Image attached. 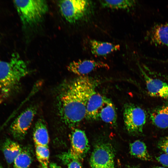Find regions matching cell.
<instances>
[{
	"label": "cell",
	"instance_id": "cell-1",
	"mask_svg": "<svg viewBox=\"0 0 168 168\" xmlns=\"http://www.w3.org/2000/svg\"><path fill=\"white\" fill-rule=\"evenodd\" d=\"M96 82L88 77L80 76L62 84L57 96V108L66 125L72 127L85 118L89 91Z\"/></svg>",
	"mask_w": 168,
	"mask_h": 168
},
{
	"label": "cell",
	"instance_id": "cell-2",
	"mask_svg": "<svg viewBox=\"0 0 168 168\" xmlns=\"http://www.w3.org/2000/svg\"><path fill=\"white\" fill-rule=\"evenodd\" d=\"M29 73L26 63L16 53L7 61H0V95L7 98L18 89L22 79Z\"/></svg>",
	"mask_w": 168,
	"mask_h": 168
},
{
	"label": "cell",
	"instance_id": "cell-3",
	"mask_svg": "<svg viewBox=\"0 0 168 168\" xmlns=\"http://www.w3.org/2000/svg\"><path fill=\"white\" fill-rule=\"evenodd\" d=\"M13 3L25 26H33L40 23L49 10L45 0H15Z\"/></svg>",
	"mask_w": 168,
	"mask_h": 168
},
{
	"label": "cell",
	"instance_id": "cell-4",
	"mask_svg": "<svg viewBox=\"0 0 168 168\" xmlns=\"http://www.w3.org/2000/svg\"><path fill=\"white\" fill-rule=\"evenodd\" d=\"M58 6L63 16L71 23L89 17L93 12L94 8L93 2L90 0H60Z\"/></svg>",
	"mask_w": 168,
	"mask_h": 168
},
{
	"label": "cell",
	"instance_id": "cell-5",
	"mask_svg": "<svg viewBox=\"0 0 168 168\" xmlns=\"http://www.w3.org/2000/svg\"><path fill=\"white\" fill-rule=\"evenodd\" d=\"M123 117L125 128L129 133L137 134L142 132L146 115L142 109L133 104H126L124 107Z\"/></svg>",
	"mask_w": 168,
	"mask_h": 168
},
{
	"label": "cell",
	"instance_id": "cell-6",
	"mask_svg": "<svg viewBox=\"0 0 168 168\" xmlns=\"http://www.w3.org/2000/svg\"><path fill=\"white\" fill-rule=\"evenodd\" d=\"M114 152L112 145L108 142L96 144L90 159L91 168H115Z\"/></svg>",
	"mask_w": 168,
	"mask_h": 168
},
{
	"label": "cell",
	"instance_id": "cell-7",
	"mask_svg": "<svg viewBox=\"0 0 168 168\" xmlns=\"http://www.w3.org/2000/svg\"><path fill=\"white\" fill-rule=\"evenodd\" d=\"M37 110L35 106H31L22 112L11 124L10 132L15 139H23L30 127Z\"/></svg>",
	"mask_w": 168,
	"mask_h": 168
},
{
	"label": "cell",
	"instance_id": "cell-8",
	"mask_svg": "<svg viewBox=\"0 0 168 168\" xmlns=\"http://www.w3.org/2000/svg\"><path fill=\"white\" fill-rule=\"evenodd\" d=\"M71 147L68 158L79 161L82 159L89 150L90 147L85 132L78 129H73L71 135Z\"/></svg>",
	"mask_w": 168,
	"mask_h": 168
},
{
	"label": "cell",
	"instance_id": "cell-9",
	"mask_svg": "<svg viewBox=\"0 0 168 168\" xmlns=\"http://www.w3.org/2000/svg\"><path fill=\"white\" fill-rule=\"evenodd\" d=\"M98 84L95 82L91 86L87 99L86 117L89 120L98 119V114L104 102L105 96L96 91Z\"/></svg>",
	"mask_w": 168,
	"mask_h": 168
},
{
	"label": "cell",
	"instance_id": "cell-10",
	"mask_svg": "<svg viewBox=\"0 0 168 168\" xmlns=\"http://www.w3.org/2000/svg\"><path fill=\"white\" fill-rule=\"evenodd\" d=\"M109 68L106 63L91 59L79 60L71 62L67 67L70 72L80 76H84L100 68Z\"/></svg>",
	"mask_w": 168,
	"mask_h": 168
},
{
	"label": "cell",
	"instance_id": "cell-11",
	"mask_svg": "<svg viewBox=\"0 0 168 168\" xmlns=\"http://www.w3.org/2000/svg\"><path fill=\"white\" fill-rule=\"evenodd\" d=\"M148 93L151 96L168 100V82L148 76L140 68Z\"/></svg>",
	"mask_w": 168,
	"mask_h": 168
},
{
	"label": "cell",
	"instance_id": "cell-12",
	"mask_svg": "<svg viewBox=\"0 0 168 168\" xmlns=\"http://www.w3.org/2000/svg\"><path fill=\"white\" fill-rule=\"evenodd\" d=\"M147 35L150 41L155 44L168 47V23L154 25Z\"/></svg>",
	"mask_w": 168,
	"mask_h": 168
},
{
	"label": "cell",
	"instance_id": "cell-13",
	"mask_svg": "<svg viewBox=\"0 0 168 168\" xmlns=\"http://www.w3.org/2000/svg\"><path fill=\"white\" fill-rule=\"evenodd\" d=\"M114 126L117 115L114 105L110 99L105 97L103 105L98 114V119Z\"/></svg>",
	"mask_w": 168,
	"mask_h": 168
},
{
	"label": "cell",
	"instance_id": "cell-14",
	"mask_svg": "<svg viewBox=\"0 0 168 168\" xmlns=\"http://www.w3.org/2000/svg\"><path fill=\"white\" fill-rule=\"evenodd\" d=\"M91 51L96 56H104L120 49V46L111 43L91 40L89 42Z\"/></svg>",
	"mask_w": 168,
	"mask_h": 168
},
{
	"label": "cell",
	"instance_id": "cell-15",
	"mask_svg": "<svg viewBox=\"0 0 168 168\" xmlns=\"http://www.w3.org/2000/svg\"><path fill=\"white\" fill-rule=\"evenodd\" d=\"M33 137L35 145L48 147L49 137L45 122L43 119H39L36 122Z\"/></svg>",
	"mask_w": 168,
	"mask_h": 168
},
{
	"label": "cell",
	"instance_id": "cell-16",
	"mask_svg": "<svg viewBox=\"0 0 168 168\" xmlns=\"http://www.w3.org/2000/svg\"><path fill=\"white\" fill-rule=\"evenodd\" d=\"M2 149L5 160L9 164L13 163L22 150L18 143L9 138H7L5 140Z\"/></svg>",
	"mask_w": 168,
	"mask_h": 168
},
{
	"label": "cell",
	"instance_id": "cell-17",
	"mask_svg": "<svg viewBox=\"0 0 168 168\" xmlns=\"http://www.w3.org/2000/svg\"><path fill=\"white\" fill-rule=\"evenodd\" d=\"M153 124L161 128H168V105L163 106L154 111L150 115Z\"/></svg>",
	"mask_w": 168,
	"mask_h": 168
},
{
	"label": "cell",
	"instance_id": "cell-18",
	"mask_svg": "<svg viewBox=\"0 0 168 168\" xmlns=\"http://www.w3.org/2000/svg\"><path fill=\"white\" fill-rule=\"evenodd\" d=\"M129 149L130 154L134 157L145 161L152 159L145 144L142 141L137 140L130 143Z\"/></svg>",
	"mask_w": 168,
	"mask_h": 168
},
{
	"label": "cell",
	"instance_id": "cell-19",
	"mask_svg": "<svg viewBox=\"0 0 168 168\" xmlns=\"http://www.w3.org/2000/svg\"><path fill=\"white\" fill-rule=\"evenodd\" d=\"M103 7L115 9H128L133 7L136 1L132 0H100Z\"/></svg>",
	"mask_w": 168,
	"mask_h": 168
},
{
	"label": "cell",
	"instance_id": "cell-20",
	"mask_svg": "<svg viewBox=\"0 0 168 168\" xmlns=\"http://www.w3.org/2000/svg\"><path fill=\"white\" fill-rule=\"evenodd\" d=\"M31 162V158L29 152L22 150L13 162V168H28Z\"/></svg>",
	"mask_w": 168,
	"mask_h": 168
},
{
	"label": "cell",
	"instance_id": "cell-21",
	"mask_svg": "<svg viewBox=\"0 0 168 168\" xmlns=\"http://www.w3.org/2000/svg\"><path fill=\"white\" fill-rule=\"evenodd\" d=\"M36 157L42 166L48 167L49 163V152L48 147L35 145Z\"/></svg>",
	"mask_w": 168,
	"mask_h": 168
},
{
	"label": "cell",
	"instance_id": "cell-22",
	"mask_svg": "<svg viewBox=\"0 0 168 168\" xmlns=\"http://www.w3.org/2000/svg\"><path fill=\"white\" fill-rule=\"evenodd\" d=\"M158 147L168 155V136L161 138L157 143Z\"/></svg>",
	"mask_w": 168,
	"mask_h": 168
},
{
	"label": "cell",
	"instance_id": "cell-23",
	"mask_svg": "<svg viewBox=\"0 0 168 168\" xmlns=\"http://www.w3.org/2000/svg\"><path fill=\"white\" fill-rule=\"evenodd\" d=\"M156 158L163 166L168 168V155L164 153L156 156Z\"/></svg>",
	"mask_w": 168,
	"mask_h": 168
},
{
	"label": "cell",
	"instance_id": "cell-24",
	"mask_svg": "<svg viewBox=\"0 0 168 168\" xmlns=\"http://www.w3.org/2000/svg\"><path fill=\"white\" fill-rule=\"evenodd\" d=\"M67 168H82V165L78 160H71L68 165Z\"/></svg>",
	"mask_w": 168,
	"mask_h": 168
},
{
	"label": "cell",
	"instance_id": "cell-25",
	"mask_svg": "<svg viewBox=\"0 0 168 168\" xmlns=\"http://www.w3.org/2000/svg\"><path fill=\"white\" fill-rule=\"evenodd\" d=\"M49 166L50 168H62L60 166L54 163H50Z\"/></svg>",
	"mask_w": 168,
	"mask_h": 168
},
{
	"label": "cell",
	"instance_id": "cell-26",
	"mask_svg": "<svg viewBox=\"0 0 168 168\" xmlns=\"http://www.w3.org/2000/svg\"><path fill=\"white\" fill-rule=\"evenodd\" d=\"M156 168H167L166 167H162V166H157L156 167Z\"/></svg>",
	"mask_w": 168,
	"mask_h": 168
},
{
	"label": "cell",
	"instance_id": "cell-27",
	"mask_svg": "<svg viewBox=\"0 0 168 168\" xmlns=\"http://www.w3.org/2000/svg\"><path fill=\"white\" fill-rule=\"evenodd\" d=\"M40 168H48V167H43L41 166V167Z\"/></svg>",
	"mask_w": 168,
	"mask_h": 168
},
{
	"label": "cell",
	"instance_id": "cell-28",
	"mask_svg": "<svg viewBox=\"0 0 168 168\" xmlns=\"http://www.w3.org/2000/svg\"><path fill=\"white\" fill-rule=\"evenodd\" d=\"M0 168H2V167L0 165Z\"/></svg>",
	"mask_w": 168,
	"mask_h": 168
},
{
	"label": "cell",
	"instance_id": "cell-29",
	"mask_svg": "<svg viewBox=\"0 0 168 168\" xmlns=\"http://www.w3.org/2000/svg\"></svg>",
	"mask_w": 168,
	"mask_h": 168
}]
</instances>
